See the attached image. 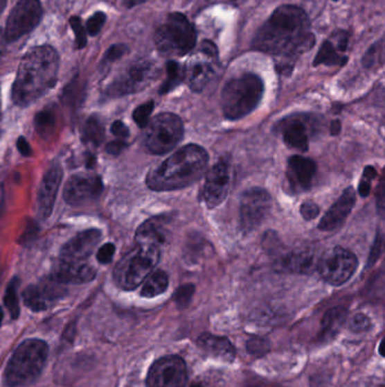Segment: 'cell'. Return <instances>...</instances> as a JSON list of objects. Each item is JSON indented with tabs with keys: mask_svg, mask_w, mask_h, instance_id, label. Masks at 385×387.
<instances>
[{
	"mask_svg": "<svg viewBox=\"0 0 385 387\" xmlns=\"http://www.w3.org/2000/svg\"><path fill=\"white\" fill-rule=\"evenodd\" d=\"M315 35L305 10L284 5L272 12L252 40V49L276 59L280 73H291L303 53L312 49Z\"/></svg>",
	"mask_w": 385,
	"mask_h": 387,
	"instance_id": "cell-1",
	"label": "cell"
},
{
	"mask_svg": "<svg viewBox=\"0 0 385 387\" xmlns=\"http://www.w3.org/2000/svg\"><path fill=\"white\" fill-rule=\"evenodd\" d=\"M58 53L51 46H33L19 62L12 98L15 105L28 107L49 92L58 80Z\"/></svg>",
	"mask_w": 385,
	"mask_h": 387,
	"instance_id": "cell-2",
	"label": "cell"
},
{
	"mask_svg": "<svg viewBox=\"0 0 385 387\" xmlns=\"http://www.w3.org/2000/svg\"><path fill=\"white\" fill-rule=\"evenodd\" d=\"M208 161L205 148L186 145L148 172L147 186L155 191H177L191 186L207 172Z\"/></svg>",
	"mask_w": 385,
	"mask_h": 387,
	"instance_id": "cell-3",
	"label": "cell"
},
{
	"mask_svg": "<svg viewBox=\"0 0 385 387\" xmlns=\"http://www.w3.org/2000/svg\"><path fill=\"white\" fill-rule=\"evenodd\" d=\"M265 93L262 78L247 73L229 80L222 91L220 103L226 119H242L257 109Z\"/></svg>",
	"mask_w": 385,
	"mask_h": 387,
	"instance_id": "cell-4",
	"label": "cell"
},
{
	"mask_svg": "<svg viewBox=\"0 0 385 387\" xmlns=\"http://www.w3.org/2000/svg\"><path fill=\"white\" fill-rule=\"evenodd\" d=\"M48 344L42 340H26L16 349L5 370L8 387L25 386L40 375L48 358Z\"/></svg>",
	"mask_w": 385,
	"mask_h": 387,
	"instance_id": "cell-5",
	"label": "cell"
},
{
	"mask_svg": "<svg viewBox=\"0 0 385 387\" xmlns=\"http://www.w3.org/2000/svg\"><path fill=\"white\" fill-rule=\"evenodd\" d=\"M161 257V247L153 243H137L114 268V277L123 290H134L153 272Z\"/></svg>",
	"mask_w": 385,
	"mask_h": 387,
	"instance_id": "cell-6",
	"label": "cell"
},
{
	"mask_svg": "<svg viewBox=\"0 0 385 387\" xmlns=\"http://www.w3.org/2000/svg\"><path fill=\"white\" fill-rule=\"evenodd\" d=\"M155 44L159 53L165 57H183L197 44V31L192 23L182 12H171L155 32Z\"/></svg>",
	"mask_w": 385,
	"mask_h": 387,
	"instance_id": "cell-7",
	"label": "cell"
},
{
	"mask_svg": "<svg viewBox=\"0 0 385 387\" xmlns=\"http://www.w3.org/2000/svg\"><path fill=\"white\" fill-rule=\"evenodd\" d=\"M146 127L145 146L152 154L168 153L183 139L182 119L172 112L157 114Z\"/></svg>",
	"mask_w": 385,
	"mask_h": 387,
	"instance_id": "cell-8",
	"label": "cell"
},
{
	"mask_svg": "<svg viewBox=\"0 0 385 387\" xmlns=\"http://www.w3.org/2000/svg\"><path fill=\"white\" fill-rule=\"evenodd\" d=\"M157 76L159 68L156 64L147 59H139L129 64L107 86L105 96L107 98H120L135 94L148 87Z\"/></svg>",
	"mask_w": 385,
	"mask_h": 387,
	"instance_id": "cell-9",
	"label": "cell"
},
{
	"mask_svg": "<svg viewBox=\"0 0 385 387\" xmlns=\"http://www.w3.org/2000/svg\"><path fill=\"white\" fill-rule=\"evenodd\" d=\"M218 49L214 42L202 41L198 51L184 64V80L193 92H202L214 78L218 67Z\"/></svg>",
	"mask_w": 385,
	"mask_h": 387,
	"instance_id": "cell-10",
	"label": "cell"
},
{
	"mask_svg": "<svg viewBox=\"0 0 385 387\" xmlns=\"http://www.w3.org/2000/svg\"><path fill=\"white\" fill-rule=\"evenodd\" d=\"M357 257L343 247H334L324 252L316 268L322 279L332 286H341L354 275L357 268Z\"/></svg>",
	"mask_w": 385,
	"mask_h": 387,
	"instance_id": "cell-11",
	"label": "cell"
},
{
	"mask_svg": "<svg viewBox=\"0 0 385 387\" xmlns=\"http://www.w3.org/2000/svg\"><path fill=\"white\" fill-rule=\"evenodd\" d=\"M270 194L262 188L254 187L245 191L240 200V225L249 234L262 225L271 209Z\"/></svg>",
	"mask_w": 385,
	"mask_h": 387,
	"instance_id": "cell-12",
	"label": "cell"
},
{
	"mask_svg": "<svg viewBox=\"0 0 385 387\" xmlns=\"http://www.w3.org/2000/svg\"><path fill=\"white\" fill-rule=\"evenodd\" d=\"M43 8L40 0H19L7 19L5 34L8 42H14L33 31L40 24Z\"/></svg>",
	"mask_w": 385,
	"mask_h": 387,
	"instance_id": "cell-13",
	"label": "cell"
},
{
	"mask_svg": "<svg viewBox=\"0 0 385 387\" xmlns=\"http://www.w3.org/2000/svg\"><path fill=\"white\" fill-rule=\"evenodd\" d=\"M187 383V366L179 356L159 358L152 365L147 375L148 387H186Z\"/></svg>",
	"mask_w": 385,
	"mask_h": 387,
	"instance_id": "cell-14",
	"label": "cell"
},
{
	"mask_svg": "<svg viewBox=\"0 0 385 387\" xmlns=\"http://www.w3.org/2000/svg\"><path fill=\"white\" fill-rule=\"evenodd\" d=\"M231 166L225 160L218 161L206 175L202 197L209 209L223 203L231 187Z\"/></svg>",
	"mask_w": 385,
	"mask_h": 387,
	"instance_id": "cell-15",
	"label": "cell"
},
{
	"mask_svg": "<svg viewBox=\"0 0 385 387\" xmlns=\"http://www.w3.org/2000/svg\"><path fill=\"white\" fill-rule=\"evenodd\" d=\"M103 188V182L98 175H75L66 182L64 198L69 205H83L101 196Z\"/></svg>",
	"mask_w": 385,
	"mask_h": 387,
	"instance_id": "cell-16",
	"label": "cell"
},
{
	"mask_svg": "<svg viewBox=\"0 0 385 387\" xmlns=\"http://www.w3.org/2000/svg\"><path fill=\"white\" fill-rule=\"evenodd\" d=\"M349 33L345 30H337L322 43L313 60V66H345L348 62Z\"/></svg>",
	"mask_w": 385,
	"mask_h": 387,
	"instance_id": "cell-17",
	"label": "cell"
},
{
	"mask_svg": "<svg viewBox=\"0 0 385 387\" xmlns=\"http://www.w3.org/2000/svg\"><path fill=\"white\" fill-rule=\"evenodd\" d=\"M62 284L53 280H44L39 284L30 286L23 292V300L26 307L33 311H43L49 309L55 302L64 295Z\"/></svg>",
	"mask_w": 385,
	"mask_h": 387,
	"instance_id": "cell-18",
	"label": "cell"
},
{
	"mask_svg": "<svg viewBox=\"0 0 385 387\" xmlns=\"http://www.w3.org/2000/svg\"><path fill=\"white\" fill-rule=\"evenodd\" d=\"M101 231L98 229H89L80 232L64 243L60 252V259L84 263V261L92 255L101 240Z\"/></svg>",
	"mask_w": 385,
	"mask_h": 387,
	"instance_id": "cell-19",
	"label": "cell"
},
{
	"mask_svg": "<svg viewBox=\"0 0 385 387\" xmlns=\"http://www.w3.org/2000/svg\"><path fill=\"white\" fill-rule=\"evenodd\" d=\"M316 173V164L309 157L294 155L288 160L286 178L294 193L305 191L312 186Z\"/></svg>",
	"mask_w": 385,
	"mask_h": 387,
	"instance_id": "cell-20",
	"label": "cell"
},
{
	"mask_svg": "<svg viewBox=\"0 0 385 387\" xmlns=\"http://www.w3.org/2000/svg\"><path fill=\"white\" fill-rule=\"evenodd\" d=\"M95 275L96 270L85 263L59 259L53 266L49 277L60 284H82L91 282L95 279Z\"/></svg>",
	"mask_w": 385,
	"mask_h": 387,
	"instance_id": "cell-21",
	"label": "cell"
},
{
	"mask_svg": "<svg viewBox=\"0 0 385 387\" xmlns=\"http://www.w3.org/2000/svg\"><path fill=\"white\" fill-rule=\"evenodd\" d=\"M280 132L288 148L305 152L309 150L310 121L304 114L291 116L280 123Z\"/></svg>",
	"mask_w": 385,
	"mask_h": 387,
	"instance_id": "cell-22",
	"label": "cell"
},
{
	"mask_svg": "<svg viewBox=\"0 0 385 387\" xmlns=\"http://www.w3.org/2000/svg\"><path fill=\"white\" fill-rule=\"evenodd\" d=\"M62 180V169L59 166H51L43 177L37 195L39 213L43 218H49L50 215L53 214Z\"/></svg>",
	"mask_w": 385,
	"mask_h": 387,
	"instance_id": "cell-23",
	"label": "cell"
},
{
	"mask_svg": "<svg viewBox=\"0 0 385 387\" xmlns=\"http://www.w3.org/2000/svg\"><path fill=\"white\" fill-rule=\"evenodd\" d=\"M356 203V193L354 188L349 187L343 191L341 196L336 200V203L328 209L321 221L319 223V229L322 231H333L343 225L346 218L354 209Z\"/></svg>",
	"mask_w": 385,
	"mask_h": 387,
	"instance_id": "cell-24",
	"label": "cell"
},
{
	"mask_svg": "<svg viewBox=\"0 0 385 387\" xmlns=\"http://www.w3.org/2000/svg\"><path fill=\"white\" fill-rule=\"evenodd\" d=\"M197 344L206 354L216 359L226 363H232L233 360L235 359V347L229 338L206 333L199 336Z\"/></svg>",
	"mask_w": 385,
	"mask_h": 387,
	"instance_id": "cell-25",
	"label": "cell"
},
{
	"mask_svg": "<svg viewBox=\"0 0 385 387\" xmlns=\"http://www.w3.org/2000/svg\"><path fill=\"white\" fill-rule=\"evenodd\" d=\"M281 268L293 273H309L314 266V252L312 249H295L281 259Z\"/></svg>",
	"mask_w": 385,
	"mask_h": 387,
	"instance_id": "cell-26",
	"label": "cell"
},
{
	"mask_svg": "<svg viewBox=\"0 0 385 387\" xmlns=\"http://www.w3.org/2000/svg\"><path fill=\"white\" fill-rule=\"evenodd\" d=\"M165 222L161 218H150L138 227L136 234L137 243H153L162 247L166 241Z\"/></svg>",
	"mask_w": 385,
	"mask_h": 387,
	"instance_id": "cell-27",
	"label": "cell"
},
{
	"mask_svg": "<svg viewBox=\"0 0 385 387\" xmlns=\"http://www.w3.org/2000/svg\"><path fill=\"white\" fill-rule=\"evenodd\" d=\"M348 316V311L343 307L332 308L324 313L322 318L321 338L323 341H329L339 332Z\"/></svg>",
	"mask_w": 385,
	"mask_h": 387,
	"instance_id": "cell-28",
	"label": "cell"
},
{
	"mask_svg": "<svg viewBox=\"0 0 385 387\" xmlns=\"http://www.w3.org/2000/svg\"><path fill=\"white\" fill-rule=\"evenodd\" d=\"M168 288V277L164 270H155L146 277L141 295L144 298H154L163 295Z\"/></svg>",
	"mask_w": 385,
	"mask_h": 387,
	"instance_id": "cell-29",
	"label": "cell"
},
{
	"mask_svg": "<svg viewBox=\"0 0 385 387\" xmlns=\"http://www.w3.org/2000/svg\"><path fill=\"white\" fill-rule=\"evenodd\" d=\"M105 129L100 118L92 116L86 120L82 130V139L84 143L92 148H98L105 141Z\"/></svg>",
	"mask_w": 385,
	"mask_h": 387,
	"instance_id": "cell-30",
	"label": "cell"
},
{
	"mask_svg": "<svg viewBox=\"0 0 385 387\" xmlns=\"http://www.w3.org/2000/svg\"><path fill=\"white\" fill-rule=\"evenodd\" d=\"M165 68L166 78L159 89L161 94H168V93L172 92L184 80V67L182 64L175 60H168L166 62Z\"/></svg>",
	"mask_w": 385,
	"mask_h": 387,
	"instance_id": "cell-31",
	"label": "cell"
},
{
	"mask_svg": "<svg viewBox=\"0 0 385 387\" xmlns=\"http://www.w3.org/2000/svg\"><path fill=\"white\" fill-rule=\"evenodd\" d=\"M55 114L50 109H43L35 116L34 126L37 132L44 139H49L55 135Z\"/></svg>",
	"mask_w": 385,
	"mask_h": 387,
	"instance_id": "cell-32",
	"label": "cell"
},
{
	"mask_svg": "<svg viewBox=\"0 0 385 387\" xmlns=\"http://www.w3.org/2000/svg\"><path fill=\"white\" fill-rule=\"evenodd\" d=\"M17 286H19V280L17 277L10 281V284L7 286L6 293H5V306L10 311L12 318L16 320L19 316V295H17Z\"/></svg>",
	"mask_w": 385,
	"mask_h": 387,
	"instance_id": "cell-33",
	"label": "cell"
},
{
	"mask_svg": "<svg viewBox=\"0 0 385 387\" xmlns=\"http://www.w3.org/2000/svg\"><path fill=\"white\" fill-rule=\"evenodd\" d=\"M383 39H379L377 42L374 43L368 48L364 57H363V66L365 68H372L377 64L383 62Z\"/></svg>",
	"mask_w": 385,
	"mask_h": 387,
	"instance_id": "cell-34",
	"label": "cell"
},
{
	"mask_svg": "<svg viewBox=\"0 0 385 387\" xmlns=\"http://www.w3.org/2000/svg\"><path fill=\"white\" fill-rule=\"evenodd\" d=\"M69 24H71L73 33H75L76 49H83L87 44V35H86V28L82 24V21L78 16H73L69 19Z\"/></svg>",
	"mask_w": 385,
	"mask_h": 387,
	"instance_id": "cell-35",
	"label": "cell"
},
{
	"mask_svg": "<svg viewBox=\"0 0 385 387\" xmlns=\"http://www.w3.org/2000/svg\"><path fill=\"white\" fill-rule=\"evenodd\" d=\"M128 46H125V43H116L114 46H111L105 53V57L102 59V67L109 66V64H114L116 60L123 58L125 53H128Z\"/></svg>",
	"mask_w": 385,
	"mask_h": 387,
	"instance_id": "cell-36",
	"label": "cell"
},
{
	"mask_svg": "<svg viewBox=\"0 0 385 387\" xmlns=\"http://www.w3.org/2000/svg\"><path fill=\"white\" fill-rule=\"evenodd\" d=\"M153 110L154 101L146 102L144 105L136 108L134 114H132V118H134L138 126L141 127V128H145L148 125V123H150V114H152Z\"/></svg>",
	"mask_w": 385,
	"mask_h": 387,
	"instance_id": "cell-37",
	"label": "cell"
},
{
	"mask_svg": "<svg viewBox=\"0 0 385 387\" xmlns=\"http://www.w3.org/2000/svg\"><path fill=\"white\" fill-rule=\"evenodd\" d=\"M196 288L193 284H184L175 291L173 299L179 308H187L191 302Z\"/></svg>",
	"mask_w": 385,
	"mask_h": 387,
	"instance_id": "cell-38",
	"label": "cell"
},
{
	"mask_svg": "<svg viewBox=\"0 0 385 387\" xmlns=\"http://www.w3.org/2000/svg\"><path fill=\"white\" fill-rule=\"evenodd\" d=\"M105 22H107V15L105 12H96L93 14L87 22H86V32L92 35V37H96L100 32L102 31V28L105 26Z\"/></svg>",
	"mask_w": 385,
	"mask_h": 387,
	"instance_id": "cell-39",
	"label": "cell"
},
{
	"mask_svg": "<svg viewBox=\"0 0 385 387\" xmlns=\"http://www.w3.org/2000/svg\"><path fill=\"white\" fill-rule=\"evenodd\" d=\"M249 354L256 356H262L270 351V342L266 338H252L247 343Z\"/></svg>",
	"mask_w": 385,
	"mask_h": 387,
	"instance_id": "cell-40",
	"label": "cell"
},
{
	"mask_svg": "<svg viewBox=\"0 0 385 387\" xmlns=\"http://www.w3.org/2000/svg\"><path fill=\"white\" fill-rule=\"evenodd\" d=\"M376 177V170L374 166H368L365 168L363 175H361L359 186H358V193L361 197H366L370 195L372 182Z\"/></svg>",
	"mask_w": 385,
	"mask_h": 387,
	"instance_id": "cell-41",
	"label": "cell"
},
{
	"mask_svg": "<svg viewBox=\"0 0 385 387\" xmlns=\"http://www.w3.org/2000/svg\"><path fill=\"white\" fill-rule=\"evenodd\" d=\"M370 327V320L365 313H356L349 320V329L352 332L361 333L366 332Z\"/></svg>",
	"mask_w": 385,
	"mask_h": 387,
	"instance_id": "cell-42",
	"label": "cell"
},
{
	"mask_svg": "<svg viewBox=\"0 0 385 387\" xmlns=\"http://www.w3.org/2000/svg\"><path fill=\"white\" fill-rule=\"evenodd\" d=\"M114 252H116V246H114V243H107L98 249L96 257H98V261L101 264H109L112 261V258H114Z\"/></svg>",
	"mask_w": 385,
	"mask_h": 387,
	"instance_id": "cell-43",
	"label": "cell"
},
{
	"mask_svg": "<svg viewBox=\"0 0 385 387\" xmlns=\"http://www.w3.org/2000/svg\"><path fill=\"white\" fill-rule=\"evenodd\" d=\"M300 212L304 220L312 221V220H314L318 216L319 213H320V209L313 202H306V203H303L302 206H301Z\"/></svg>",
	"mask_w": 385,
	"mask_h": 387,
	"instance_id": "cell-44",
	"label": "cell"
},
{
	"mask_svg": "<svg viewBox=\"0 0 385 387\" xmlns=\"http://www.w3.org/2000/svg\"><path fill=\"white\" fill-rule=\"evenodd\" d=\"M382 245H383V237L381 232L377 234L375 238V243H374L373 247H372V250H370V259H368V266H372V265L377 261L379 254L382 252Z\"/></svg>",
	"mask_w": 385,
	"mask_h": 387,
	"instance_id": "cell-45",
	"label": "cell"
},
{
	"mask_svg": "<svg viewBox=\"0 0 385 387\" xmlns=\"http://www.w3.org/2000/svg\"><path fill=\"white\" fill-rule=\"evenodd\" d=\"M111 132H112V134H114L116 137H118L119 139H123V141H125V139H128L129 134H130L128 127L125 126V123H123L121 120H116V121L112 123Z\"/></svg>",
	"mask_w": 385,
	"mask_h": 387,
	"instance_id": "cell-46",
	"label": "cell"
},
{
	"mask_svg": "<svg viewBox=\"0 0 385 387\" xmlns=\"http://www.w3.org/2000/svg\"><path fill=\"white\" fill-rule=\"evenodd\" d=\"M125 144L123 139H116V141H111L107 145V152L111 155H119L123 150H125Z\"/></svg>",
	"mask_w": 385,
	"mask_h": 387,
	"instance_id": "cell-47",
	"label": "cell"
},
{
	"mask_svg": "<svg viewBox=\"0 0 385 387\" xmlns=\"http://www.w3.org/2000/svg\"><path fill=\"white\" fill-rule=\"evenodd\" d=\"M17 148H19V153L23 155V157H31L32 155V148L28 144V141L21 136L19 139H17Z\"/></svg>",
	"mask_w": 385,
	"mask_h": 387,
	"instance_id": "cell-48",
	"label": "cell"
},
{
	"mask_svg": "<svg viewBox=\"0 0 385 387\" xmlns=\"http://www.w3.org/2000/svg\"><path fill=\"white\" fill-rule=\"evenodd\" d=\"M7 43H8V41L6 39L5 30L0 28V59L3 58V55L6 53Z\"/></svg>",
	"mask_w": 385,
	"mask_h": 387,
	"instance_id": "cell-49",
	"label": "cell"
},
{
	"mask_svg": "<svg viewBox=\"0 0 385 387\" xmlns=\"http://www.w3.org/2000/svg\"><path fill=\"white\" fill-rule=\"evenodd\" d=\"M148 0H123V6L128 10H132L134 7L139 6L143 3H147Z\"/></svg>",
	"mask_w": 385,
	"mask_h": 387,
	"instance_id": "cell-50",
	"label": "cell"
},
{
	"mask_svg": "<svg viewBox=\"0 0 385 387\" xmlns=\"http://www.w3.org/2000/svg\"><path fill=\"white\" fill-rule=\"evenodd\" d=\"M211 3H229V5H235V6H239L242 3H245L247 0H208Z\"/></svg>",
	"mask_w": 385,
	"mask_h": 387,
	"instance_id": "cell-51",
	"label": "cell"
},
{
	"mask_svg": "<svg viewBox=\"0 0 385 387\" xmlns=\"http://www.w3.org/2000/svg\"><path fill=\"white\" fill-rule=\"evenodd\" d=\"M330 129L332 135H338L340 132V129H341V123H340L339 120H334V121L331 123Z\"/></svg>",
	"mask_w": 385,
	"mask_h": 387,
	"instance_id": "cell-52",
	"label": "cell"
},
{
	"mask_svg": "<svg viewBox=\"0 0 385 387\" xmlns=\"http://www.w3.org/2000/svg\"><path fill=\"white\" fill-rule=\"evenodd\" d=\"M86 164H87V168H93V166H94L95 164L94 155H92V154H89V157H87V162H86Z\"/></svg>",
	"mask_w": 385,
	"mask_h": 387,
	"instance_id": "cell-53",
	"label": "cell"
},
{
	"mask_svg": "<svg viewBox=\"0 0 385 387\" xmlns=\"http://www.w3.org/2000/svg\"><path fill=\"white\" fill-rule=\"evenodd\" d=\"M7 0H0V15H1V12H3L5 10V7H6Z\"/></svg>",
	"mask_w": 385,
	"mask_h": 387,
	"instance_id": "cell-54",
	"label": "cell"
},
{
	"mask_svg": "<svg viewBox=\"0 0 385 387\" xmlns=\"http://www.w3.org/2000/svg\"><path fill=\"white\" fill-rule=\"evenodd\" d=\"M190 387H206L205 384H202V383H200V381H195V383H192V384H191V386Z\"/></svg>",
	"mask_w": 385,
	"mask_h": 387,
	"instance_id": "cell-55",
	"label": "cell"
},
{
	"mask_svg": "<svg viewBox=\"0 0 385 387\" xmlns=\"http://www.w3.org/2000/svg\"><path fill=\"white\" fill-rule=\"evenodd\" d=\"M3 309L0 308V325H1V322H3Z\"/></svg>",
	"mask_w": 385,
	"mask_h": 387,
	"instance_id": "cell-56",
	"label": "cell"
},
{
	"mask_svg": "<svg viewBox=\"0 0 385 387\" xmlns=\"http://www.w3.org/2000/svg\"><path fill=\"white\" fill-rule=\"evenodd\" d=\"M0 120H1V101H0Z\"/></svg>",
	"mask_w": 385,
	"mask_h": 387,
	"instance_id": "cell-57",
	"label": "cell"
},
{
	"mask_svg": "<svg viewBox=\"0 0 385 387\" xmlns=\"http://www.w3.org/2000/svg\"><path fill=\"white\" fill-rule=\"evenodd\" d=\"M332 1H339V0H332Z\"/></svg>",
	"mask_w": 385,
	"mask_h": 387,
	"instance_id": "cell-58",
	"label": "cell"
}]
</instances>
